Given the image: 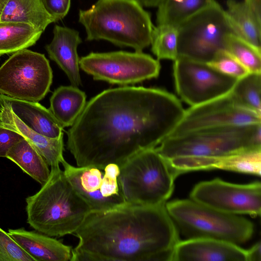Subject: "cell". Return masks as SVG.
<instances>
[{
    "instance_id": "cell-1",
    "label": "cell",
    "mask_w": 261,
    "mask_h": 261,
    "mask_svg": "<svg viewBox=\"0 0 261 261\" xmlns=\"http://www.w3.org/2000/svg\"><path fill=\"white\" fill-rule=\"evenodd\" d=\"M179 99L156 88L122 86L91 98L67 132V147L78 167L121 165L156 147L185 112Z\"/></svg>"
},
{
    "instance_id": "cell-2",
    "label": "cell",
    "mask_w": 261,
    "mask_h": 261,
    "mask_svg": "<svg viewBox=\"0 0 261 261\" xmlns=\"http://www.w3.org/2000/svg\"><path fill=\"white\" fill-rule=\"evenodd\" d=\"M74 234L71 261H172L180 241L165 204L91 212Z\"/></svg>"
},
{
    "instance_id": "cell-3",
    "label": "cell",
    "mask_w": 261,
    "mask_h": 261,
    "mask_svg": "<svg viewBox=\"0 0 261 261\" xmlns=\"http://www.w3.org/2000/svg\"><path fill=\"white\" fill-rule=\"evenodd\" d=\"M155 148L180 174L216 169L228 156L261 149V124L211 128L170 136Z\"/></svg>"
},
{
    "instance_id": "cell-4",
    "label": "cell",
    "mask_w": 261,
    "mask_h": 261,
    "mask_svg": "<svg viewBox=\"0 0 261 261\" xmlns=\"http://www.w3.org/2000/svg\"><path fill=\"white\" fill-rule=\"evenodd\" d=\"M25 202L27 223L52 237L74 234L91 211L60 166L51 167L47 181Z\"/></svg>"
},
{
    "instance_id": "cell-5",
    "label": "cell",
    "mask_w": 261,
    "mask_h": 261,
    "mask_svg": "<svg viewBox=\"0 0 261 261\" xmlns=\"http://www.w3.org/2000/svg\"><path fill=\"white\" fill-rule=\"evenodd\" d=\"M79 21L87 40H104L136 51L151 44L154 28L138 0H98L89 9L80 11Z\"/></svg>"
},
{
    "instance_id": "cell-6",
    "label": "cell",
    "mask_w": 261,
    "mask_h": 261,
    "mask_svg": "<svg viewBox=\"0 0 261 261\" xmlns=\"http://www.w3.org/2000/svg\"><path fill=\"white\" fill-rule=\"evenodd\" d=\"M179 175L153 148L136 154L120 165L118 180L127 203L155 206L166 203Z\"/></svg>"
},
{
    "instance_id": "cell-7",
    "label": "cell",
    "mask_w": 261,
    "mask_h": 261,
    "mask_svg": "<svg viewBox=\"0 0 261 261\" xmlns=\"http://www.w3.org/2000/svg\"><path fill=\"white\" fill-rule=\"evenodd\" d=\"M165 206L179 234L187 239H213L240 245L253 233V224L247 219L218 211L191 199L171 201Z\"/></svg>"
},
{
    "instance_id": "cell-8",
    "label": "cell",
    "mask_w": 261,
    "mask_h": 261,
    "mask_svg": "<svg viewBox=\"0 0 261 261\" xmlns=\"http://www.w3.org/2000/svg\"><path fill=\"white\" fill-rule=\"evenodd\" d=\"M178 56L208 63L226 51L233 34L225 10L216 2L177 27Z\"/></svg>"
},
{
    "instance_id": "cell-9",
    "label": "cell",
    "mask_w": 261,
    "mask_h": 261,
    "mask_svg": "<svg viewBox=\"0 0 261 261\" xmlns=\"http://www.w3.org/2000/svg\"><path fill=\"white\" fill-rule=\"evenodd\" d=\"M53 71L44 54L24 49L0 67V94L38 102L49 92Z\"/></svg>"
},
{
    "instance_id": "cell-10",
    "label": "cell",
    "mask_w": 261,
    "mask_h": 261,
    "mask_svg": "<svg viewBox=\"0 0 261 261\" xmlns=\"http://www.w3.org/2000/svg\"><path fill=\"white\" fill-rule=\"evenodd\" d=\"M80 68L94 80L125 86L156 78L161 65L142 51L91 53L80 59Z\"/></svg>"
},
{
    "instance_id": "cell-11",
    "label": "cell",
    "mask_w": 261,
    "mask_h": 261,
    "mask_svg": "<svg viewBox=\"0 0 261 261\" xmlns=\"http://www.w3.org/2000/svg\"><path fill=\"white\" fill-rule=\"evenodd\" d=\"M61 164L66 178L91 212L109 211L128 204L118 180L119 165L75 167L65 160Z\"/></svg>"
},
{
    "instance_id": "cell-12",
    "label": "cell",
    "mask_w": 261,
    "mask_h": 261,
    "mask_svg": "<svg viewBox=\"0 0 261 261\" xmlns=\"http://www.w3.org/2000/svg\"><path fill=\"white\" fill-rule=\"evenodd\" d=\"M258 124H261V115L239 104L230 92L185 110L168 137L211 128Z\"/></svg>"
},
{
    "instance_id": "cell-13",
    "label": "cell",
    "mask_w": 261,
    "mask_h": 261,
    "mask_svg": "<svg viewBox=\"0 0 261 261\" xmlns=\"http://www.w3.org/2000/svg\"><path fill=\"white\" fill-rule=\"evenodd\" d=\"M173 73L176 93L190 106L228 93L238 80L207 63L180 56L173 61Z\"/></svg>"
},
{
    "instance_id": "cell-14",
    "label": "cell",
    "mask_w": 261,
    "mask_h": 261,
    "mask_svg": "<svg viewBox=\"0 0 261 261\" xmlns=\"http://www.w3.org/2000/svg\"><path fill=\"white\" fill-rule=\"evenodd\" d=\"M190 197L200 204L226 214L259 216L261 213L259 181L242 185L216 178L196 184Z\"/></svg>"
},
{
    "instance_id": "cell-15",
    "label": "cell",
    "mask_w": 261,
    "mask_h": 261,
    "mask_svg": "<svg viewBox=\"0 0 261 261\" xmlns=\"http://www.w3.org/2000/svg\"><path fill=\"white\" fill-rule=\"evenodd\" d=\"M172 261H247V251L227 241L190 239L179 241Z\"/></svg>"
},
{
    "instance_id": "cell-16",
    "label": "cell",
    "mask_w": 261,
    "mask_h": 261,
    "mask_svg": "<svg viewBox=\"0 0 261 261\" xmlns=\"http://www.w3.org/2000/svg\"><path fill=\"white\" fill-rule=\"evenodd\" d=\"M51 42L45 46L51 60L65 72L72 86L82 85L77 48L82 42L78 31L56 25Z\"/></svg>"
},
{
    "instance_id": "cell-17",
    "label": "cell",
    "mask_w": 261,
    "mask_h": 261,
    "mask_svg": "<svg viewBox=\"0 0 261 261\" xmlns=\"http://www.w3.org/2000/svg\"><path fill=\"white\" fill-rule=\"evenodd\" d=\"M0 126L21 135L30 143L50 167H59L63 157V134L56 138H48L31 130L22 122L10 108L0 100Z\"/></svg>"
},
{
    "instance_id": "cell-18",
    "label": "cell",
    "mask_w": 261,
    "mask_h": 261,
    "mask_svg": "<svg viewBox=\"0 0 261 261\" xmlns=\"http://www.w3.org/2000/svg\"><path fill=\"white\" fill-rule=\"evenodd\" d=\"M8 233L35 261H71L72 247L52 237L23 228L9 229Z\"/></svg>"
},
{
    "instance_id": "cell-19",
    "label": "cell",
    "mask_w": 261,
    "mask_h": 261,
    "mask_svg": "<svg viewBox=\"0 0 261 261\" xmlns=\"http://www.w3.org/2000/svg\"><path fill=\"white\" fill-rule=\"evenodd\" d=\"M0 100L35 132L51 138H58L63 134L64 127L51 112L39 103L15 99L2 94H0Z\"/></svg>"
},
{
    "instance_id": "cell-20",
    "label": "cell",
    "mask_w": 261,
    "mask_h": 261,
    "mask_svg": "<svg viewBox=\"0 0 261 261\" xmlns=\"http://www.w3.org/2000/svg\"><path fill=\"white\" fill-rule=\"evenodd\" d=\"M85 93L73 86H61L50 98L49 110L64 128L71 126L86 105Z\"/></svg>"
},
{
    "instance_id": "cell-21",
    "label": "cell",
    "mask_w": 261,
    "mask_h": 261,
    "mask_svg": "<svg viewBox=\"0 0 261 261\" xmlns=\"http://www.w3.org/2000/svg\"><path fill=\"white\" fill-rule=\"evenodd\" d=\"M0 21L29 24L43 32L55 20L46 12L41 0H7Z\"/></svg>"
},
{
    "instance_id": "cell-22",
    "label": "cell",
    "mask_w": 261,
    "mask_h": 261,
    "mask_svg": "<svg viewBox=\"0 0 261 261\" xmlns=\"http://www.w3.org/2000/svg\"><path fill=\"white\" fill-rule=\"evenodd\" d=\"M6 158L41 186L47 181L50 172L48 164L36 148L24 138L11 147Z\"/></svg>"
},
{
    "instance_id": "cell-23",
    "label": "cell",
    "mask_w": 261,
    "mask_h": 261,
    "mask_svg": "<svg viewBox=\"0 0 261 261\" xmlns=\"http://www.w3.org/2000/svg\"><path fill=\"white\" fill-rule=\"evenodd\" d=\"M216 2L215 0H161L156 7L157 25L177 28Z\"/></svg>"
},
{
    "instance_id": "cell-24",
    "label": "cell",
    "mask_w": 261,
    "mask_h": 261,
    "mask_svg": "<svg viewBox=\"0 0 261 261\" xmlns=\"http://www.w3.org/2000/svg\"><path fill=\"white\" fill-rule=\"evenodd\" d=\"M43 32L28 23L0 21V56L34 45Z\"/></svg>"
},
{
    "instance_id": "cell-25",
    "label": "cell",
    "mask_w": 261,
    "mask_h": 261,
    "mask_svg": "<svg viewBox=\"0 0 261 261\" xmlns=\"http://www.w3.org/2000/svg\"><path fill=\"white\" fill-rule=\"evenodd\" d=\"M226 5L225 11L234 34L261 50V26L244 3L228 0Z\"/></svg>"
},
{
    "instance_id": "cell-26",
    "label": "cell",
    "mask_w": 261,
    "mask_h": 261,
    "mask_svg": "<svg viewBox=\"0 0 261 261\" xmlns=\"http://www.w3.org/2000/svg\"><path fill=\"white\" fill-rule=\"evenodd\" d=\"M230 92L239 104L261 115V73L249 72L238 79Z\"/></svg>"
},
{
    "instance_id": "cell-27",
    "label": "cell",
    "mask_w": 261,
    "mask_h": 261,
    "mask_svg": "<svg viewBox=\"0 0 261 261\" xmlns=\"http://www.w3.org/2000/svg\"><path fill=\"white\" fill-rule=\"evenodd\" d=\"M226 51L249 72L261 73V50L231 34L227 39Z\"/></svg>"
},
{
    "instance_id": "cell-28",
    "label": "cell",
    "mask_w": 261,
    "mask_h": 261,
    "mask_svg": "<svg viewBox=\"0 0 261 261\" xmlns=\"http://www.w3.org/2000/svg\"><path fill=\"white\" fill-rule=\"evenodd\" d=\"M150 45L151 50L158 60L174 61L178 57L177 28L169 25L154 27Z\"/></svg>"
},
{
    "instance_id": "cell-29",
    "label": "cell",
    "mask_w": 261,
    "mask_h": 261,
    "mask_svg": "<svg viewBox=\"0 0 261 261\" xmlns=\"http://www.w3.org/2000/svg\"><path fill=\"white\" fill-rule=\"evenodd\" d=\"M216 169L260 176L261 149L247 151L228 156L217 165Z\"/></svg>"
},
{
    "instance_id": "cell-30",
    "label": "cell",
    "mask_w": 261,
    "mask_h": 261,
    "mask_svg": "<svg viewBox=\"0 0 261 261\" xmlns=\"http://www.w3.org/2000/svg\"><path fill=\"white\" fill-rule=\"evenodd\" d=\"M207 64L219 72L237 79L243 77L249 72L244 66L226 51L219 53Z\"/></svg>"
},
{
    "instance_id": "cell-31",
    "label": "cell",
    "mask_w": 261,
    "mask_h": 261,
    "mask_svg": "<svg viewBox=\"0 0 261 261\" xmlns=\"http://www.w3.org/2000/svg\"><path fill=\"white\" fill-rule=\"evenodd\" d=\"M0 261H35L0 227Z\"/></svg>"
},
{
    "instance_id": "cell-32",
    "label": "cell",
    "mask_w": 261,
    "mask_h": 261,
    "mask_svg": "<svg viewBox=\"0 0 261 261\" xmlns=\"http://www.w3.org/2000/svg\"><path fill=\"white\" fill-rule=\"evenodd\" d=\"M46 12L57 21L68 13L71 0H41Z\"/></svg>"
},
{
    "instance_id": "cell-33",
    "label": "cell",
    "mask_w": 261,
    "mask_h": 261,
    "mask_svg": "<svg viewBox=\"0 0 261 261\" xmlns=\"http://www.w3.org/2000/svg\"><path fill=\"white\" fill-rule=\"evenodd\" d=\"M23 138L16 132L0 126V157L6 158L11 147Z\"/></svg>"
},
{
    "instance_id": "cell-34",
    "label": "cell",
    "mask_w": 261,
    "mask_h": 261,
    "mask_svg": "<svg viewBox=\"0 0 261 261\" xmlns=\"http://www.w3.org/2000/svg\"><path fill=\"white\" fill-rule=\"evenodd\" d=\"M243 3L256 23L261 26V0H244Z\"/></svg>"
},
{
    "instance_id": "cell-35",
    "label": "cell",
    "mask_w": 261,
    "mask_h": 261,
    "mask_svg": "<svg viewBox=\"0 0 261 261\" xmlns=\"http://www.w3.org/2000/svg\"><path fill=\"white\" fill-rule=\"evenodd\" d=\"M247 261H261V244L258 241L247 250Z\"/></svg>"
},
{
    "instance_id": "cell-36",
    "label": "cell",
    "mask_w": 261,
    "mask_h": 261,
    "mask_svg": "<svg viewBox=\"0 0 261 261\" xmlns=\"http://www.w3.org/2000/svg\"><path fill=\"white\" fill-rule=\"evenodd\" d=\"M144 6L147 7H157L161 0H138Z\"/></svg>"
},
{
    "instance_id": "cell-37",
    "label": "cell",
    "mask_w": 261,
    "mask_h": 261,
    "mask_svg": "<svg viewBox=\"0 0 261 261\" xmlns=\"http://www.w3.org/2000/svg\"><path fill=\"white\" fill-rule=\"evenodd\" d=\"M7 0H0V17Z\"/></svg>"
}]
</instances>
